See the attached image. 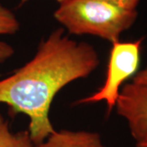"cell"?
Returning <instances> with one entry per match:
<instances>
[{
	"instance_id": "1",
	"label": "cell",
	"mask_w": 147,
	"mask_h": 147,
	"mask_svg": "<svg viewBox=\"0 0 147 147\" xmlns=\"http://www.w3.org/2000/svg\"><path fill=\"white\" fill-rule=\"evenodd\" d=\"M99 63L92 45L69 38L59 28L40 43L30 61L0 80V103L13 114L28 116L32 141L42 143L55 131L49 112L56 95L71 82L87 78Z\"/></svg>"
},
{
	"instance_id": "2",
	"label": "cell",
	"mask_w": 147,
	"mask_h": 147,
	"mask_svg": "<svg viewBox=\"0 0 147 147\" xmlns=\"http://www.w3.org/2000/svg\"><path fill=\"white\" fill-rule=\"evenodd\" d=\"M136 10H127L103 0H65L54 12L55 19L70 34L100 37L111 43L134 24Z\"/></svg>"
},
{
	"instance_id": "3",
	"label": "cell",
	"mask_w": 147,
	"mask_h": 147,
	"mask_svg": "<svg viewBox=\"0 0 147 147\" xmlns=\"http://www.w3.org/2000/svg\"><path fill=\"white\" fill-rule=\"evenodd\" d=\"M142 41L143 38H140L133 42L112 43L104 84L94 94L79 100V104L105 101L109 112L115 107L122 84L134 75L139 67Z\"/></svg>"
},
{
	"instance_id": "4",
	"label": "cell",
	"mask_w": 147,
	"mask_h": 147,
	"mask_svg": "<svg viewBox=\"0 0 147 147\" xmlns=\"http://www.w3.org/2000/svg\"><path fill=\"white\" fill-rule=\"evenodd\" d=\"M117 113L126 119L136 143L147 138V86L125 84L116 102Z\"/></svg>"
},
{
	"instance_id": "5",
	"label": "cell",
	"mask_w": 147,
	"mask_h": 147,
	"mask_svg": "<svg viewBox=\"0 0 147 147\" xmlns=\"http://www.w3.org/2000/svg\"><path fill=\"white\" fill-rule=\"evenodd\" d=\"M34 147H105L100 136L93 131L59 130Z\"/></svg>"
},
{
	"instance_id": "6",
	"label": "cell",
	"mask_w": 147,
	"mask_h": 147,
	"mask_svg": "<svg viewBox=\"0 0 147 147\" xmlns=\"http://www.w3.org/2000/svg\"><path fill=\"white\" fill-rule=\"evenodd\" d=\"M20 23L16 15L0 3V35L13 34L19 30ZM15 53L9 43L0 41V64L4 63Z\"/></svg>"
},
{
	"instance_id": "7",
	"label": "cell",
	"mask_w": 147,
	"mask_h": 147,
	"mask_svg": "<svg viewBox=\"0 0 147 147\" xmlns=\"http://www.w3.org/2000/svg\"><path fill=\"white\" fill-rule=\"evenodd\" d=\"M28 130L13 132L8 121L0 113V147H34Z\"/></svg>"
},
{
	"instance_id": "8",
	"label": "cell",
	"mask_w": 147,
	"mask_h": 147,
	"mask_svg": "<svg viewBox=\"0 0 147 147\" xmlns=\"http://www.w3.org/2000/svg\"><path fill=\"white\" fill-rule=\"evenodd\" d=\"M110 3L113 5L119 7L127 10H136L137 4L140 0H103Z\"/></svg>"
},
{
	"instance_id": "9",
	"label": "cell",
	"mask_w": 147,
	"mask_h": 147,
	"mask_svg": "<svg viewBox=\"0 0 147 147\" xmlns=\"http://www.w3.org/2000/svg\"><path fill=\"white\" fill-rule=\"evenodd\" d=\"M132 82L147 86V67L139 71L137 74H135L132 79Z\"/></svg>"
},
{
	"instance_id": "10",
	"label": "cell",
	"mask_w": 147,
	"mask_h": 147,
	"mask_svg": "<svg viewBox=\"0 0 147 147\" xmlns=\"http://www.w3.org/2000/svg\"><path fill=\"white\" fill-rule=\"evenodd\" d=\"M136 146L137 147H147V138L143 140L142 142L136 143Z\"/></svg>"
},
{
	"instance_id": "11",
	"label": "cell",
	"mask_w": 147,
	"mask_h": 147,
	"mask_svg": "<svg viewBox=\"0 0 147 147\" xmlns=\"http://www.w3.org/2000/svg\"><path fill=\"white\" fill-rule=\"evenodd\" d=\"M28 0H21V3H26V2H27ZM56 1H57L59 3H62L63 1H65V0H56Z\"/></svg>"
}]
</instances>
